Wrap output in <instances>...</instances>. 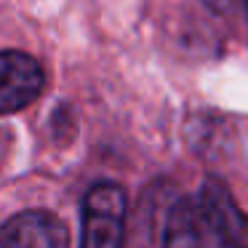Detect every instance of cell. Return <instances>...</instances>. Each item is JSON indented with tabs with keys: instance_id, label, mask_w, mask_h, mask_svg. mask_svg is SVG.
I'll return each mask as SVG.
<instances>
[{
	"instance_id": "6da1fadb",
	"label": "cell",
	"mask_w": 248,
	"mask_h": 248,
	"mask_svg": "<svg viewBox=\"0 0 248 248\" xmlns=\"http://www.w3.org/2000/svg\"><path fill=\"white\" fill-rule=\"evenodd\" d=\"M163 248H248V214L219 179L171 205Z\"/></svg>"
},
{
	"instance_id": "7a4b0ae2",
	"label": "cell",
	"mask_w": 248,
	"mask_h": 248,
	"mask_svg": "<svg viewBox=\"0 0 248 248\" xmlns=\"http://www.w3.org/2000/svg\"><path fill=\"white\" fill-rule=\"evenodd\" d=\"M128 198L115 182H99L83 198L80 248H123Z\"/></svg>"
},
{
	"instance_id": "3957f363",
	"label": "cell",
	"mask_w": 248,
	"mask_h": 248,
	"mask_svg": "<svg viewBox=\"0 0 248 248\" xmlns=\"http://www.w3.org/2000/svg\"><path fill=\"white\" fill-rule=\"evenodd\" d=\"M0 248H70V232L51 211H19L0 230Z\"/></svg>"
},
{
	"instance_id": "277c9868",
	"label": "cell",
	"mask_w": 248,
	"mask_h": 248,
	"mask_svg": "<svg viewBox=\"0 0 248 248\" xmlns=\"http://www.w3.org/2000/svg\"><path fill=\"white\" fill-rule=\"evenodd\" d=\"M0 72H3V86H0V109H3V115L30 107L46 86V72L40 67V62L24 54V51H14V48L3 51Z\"/></svg>"
},
{
	"instance_id": "5b68a950",
	"label": "cell",
	"mask_w": 248,
	"mask_h": 248,
	"mask_svg": "<svg viewBox=\"0 0 248 248\" xmlns=\"http://www.w3.org/2000/svg\"><path fill=\"white\" fill-rule=\"evenodd\" d=\"M211 3H214V0H211Z\"/></svg>"
}]
</instances>
